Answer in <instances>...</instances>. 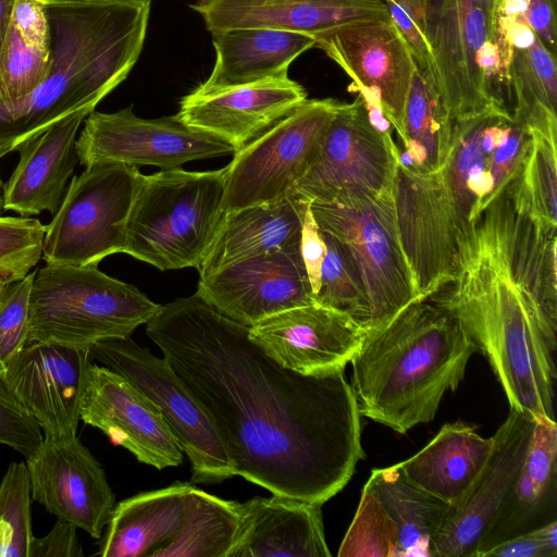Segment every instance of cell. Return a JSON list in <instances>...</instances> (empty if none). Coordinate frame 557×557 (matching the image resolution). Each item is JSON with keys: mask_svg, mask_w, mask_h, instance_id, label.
Masks as SVG:
<instances>
[{"mask_svg": "<svg viewBox=\"0 0 557 557\" xmlns=\"http://www.w3.org/2000/svg\"><path fill=\"white\" fill-rule=\"evenodd\" d=\"M146 333L212 422L235 475L320 505L349 482L364 451L345 369L283 368L196 293L162 305Z\"/></svg>", "mask_w": 557, "mask_h": 557, "instance_id": "6da1fadb", "label": "cell"}, {"mask_svg": "<svg viewBox=\"0 0 557 557\" xmlns=\"http://www.w3.org/2000/svg\"><path fill=\"white\" fill-rule=\"evenodd\" d=\"M556 244L516 211L506 190L461 235L448 290L429 298L460 321L510 409L535 421H556Z\"/></svg>", "mask_w": 557, "mask_h": 557, "instance_id": "7a4b0ae2", "label": "cell"}, {"mask_svg": "<svg viewBox=\"0 0 557 557\" xmlns=\"http://www.w3.org/2000/svg\"><path fill=\"white\" fill-rule=\"evenodd\" d=\"M51 37L47 79L22 101L0 106V157L57 122L97 104L129 74L143 50L149 3L44 0Z\"/></svg>", "mask_w": 557, "mask_h": 557, "instance_id": "3957f363", "label": "cell"}, {"mask_svg": "<svg viewBox=\"0 0 557 557\" xmlns=\"http://www.w3.org/2000/svg\"><path fill=\"white\" fill-rule=\"evenodd\" d=\"M478 347L457 317L416 300L364 333L350 363L359 413L405 434L432 421L447 391L463 380Z\"/></svg>", "mask_w": 557, "mask_h": 557, "instance_id": "277c9868", "label": "cell"}, {"mask_svg": "<svg viewBox=\"0 0 557 557\" xmlns=\"http://www.w3.org/2000/svg\"><path fill=\"white\" fill-rule=\"evenodd\" d=\"M225 170L140 176L123 252L161 270L198 268L224 216Z\"/></svg>", "mask_w": 557, "mask_h": 557, "instance_id": "5b68a950", "label": "cell"}, {"mask_svg": "<svg viewBox=\"0 0 557 557\" xmlns=\"http://www.w3.org/2000/svg\"><path fill=\"white\" fill-rule=\"evenodd\" d=\"M161 306L98 265L46 264L33 280L28 343L90 348L101 341L129 337Z\"/></svg>", "mask_w": 557, "mask_h": 557, "instance_id": "8992f818", "label": "cell"}, {"mask_svg": "<svg viewBox=\"0 0 557 557\" xmlns=\"http://www.w3.org/2000/svg\"><path fill=\"white\" fill-rule=\"evenodd\" d=\"M424 33L433 57L429 83L454 122L509 110L498 94L509 90L508 67L476 0H426Z\"/></svg>", "mask_w": 557, "mask_h": 557, "instance_id": "52a82bcc", "label": "cell"}, {"mask_svg": "<svg viewBox=\"0 0 557 557\" xmlns=\"http://www.w3.org/2000/svg\"><path fill=\"white\" fill-rule=\"evenodd\" d=\"M318 226L349 250L362 278L374 330L420 300L396 224L392 187L379 195L310 202Z\"/></svg>", "mask_w": 557, "mask_h": 557, "instance_id": "ba28073f", "label": "cell"}, {"mask_svg": "<svg viewBox=\"0 0 557 557\" xmlns=\"http://www.w3.org/2000/svg\"><path fill=\"white\" fill-rule=\"evenodd\" d=\"M73 176L60 207L46 225V264L98 265L123 252L126 225L139 185L137 166L97 163Z\"/></svg>", "mask_w": 557, "mask_h": 557, "instance_id": "9c48e42d", "label": "cell"}, {"mask_svg": "<svg viewBox=\"0 0 557 557\" xmlns=\"http://www.w3.org/2000/svg\"><path fill=\"white\" fill-rule=\"evenodd\" d=\"M337 106L331 98L306 99L235 151L224 168V213L293 193L315 160Z\"/></svg>", "mask_w": 557, "mask_h": 557, "instance_id": "30bf717a", "label": "cell"}, {"mask_svg": "<svg viewBox=\"0 0 557 557\" xmlns=\"http://www.w3.org/2000/svg\"><path fill=\"white\" fill-rule=\"evenodd\" d=\"M89 349L92 360L125 377L158 407L190 461V483H219L235 475L212 422L163 357L131 336L101 341Z\"/></svg>", "mask_w": 557, "mask_h": 557, "instance_id": "8fae6325", "label": "cell"}, {"mask_svg": "<svg viewBox=\"0 0 557 557\" xmlns=\"http://www.w3.org/2000/svg\"><path fill=\"white\" fill-rule=\"evenodd\" d=\"M398 159L392 134L373 126L358 95L338 102L315 160L293 193L310 202L379 195L392 187Z\"/></svg>", "mask_w": 557, "mask_h": 557, "instance_id": "7c38bea8", "label": "cell"}, {"mask_svg": "<svg viewBox=\"0 0 557 557\" xmlns=\"http://www.w3.org/2000/svg\"><path fill=\"white\" fill-rule=\"evenodd\" d=\"M396 224L420 299L456 276L459 240L468 228L438 172L418 173L399 159L392 183Z\"/></svg>", "mask_w": 557, "mask_h": 557, "instance_id": "4fadbf2b", "label": "cell"}, {"mask_svg": "<svg viewBox=\"0 0 557 557\" xmlns=\"http://www.w3.org/2000/svg\"><path fill=\"white\" fill-rule=\"evenodd\" d=\"M76 139L79 164L123 163L171 170L201 159L235 152L213 134L191 127L177 115L159 119L137 116L132 107L113 113L92 111Z\"/></svg>", "mask_w": 557, "mask_h": 557, "instance_id": "5bb4252c", "label": "cell"}, {"mask_svg": "<svg viewBox=\"0 0 557 557\" xmlns=\"http://www.w3.org/2000/svg\"><path fill=\"white\" fill-rule=\"evenodd\" d=\"M26 466L34 500L57 519L101 537L115 496L104 470L77 434L44 437Z\"/></svg>", "mask_w": 557, "mask_h": 557, "instance_id": "9a60e30c", "label": "cell"}, {"mask_svg": "<svg viewBox=\"0 0 557 557\" xmlns=\"http://www.w3.org/2000/svg\"><path fill=\"white\" fill-rule=\"evenodd\" d=\"M196 294L247 327L281 311L314 302L300 243L200 277Z\"/></svg>", "mask_w": 557, "mask_h": 557, "instance_id": "2e32d148", "label": "cell"}, {"mask_svg": "<svg viewBox=\"0 0 557 557\" xmlns=\"http://www.w3.org/2000/svg\"><path fill=\"white\" fill-rule=\"evenodd\" d=\"M351 78L350 91L374 95L399 139L416 61L392 20H370L336 27L314 37Z\"/></svg>", "mask_w": 557, "mask_h": 557, "instance_id": "e0dca14e", "label": "cell"}, {"mask_svg": "<svg viewBox=\"0 0 557 557\" xmlns=\"http://www.w3.org/2000/svg\"><path fill=\"white\" fill-rule=\"evenodd\" d=\"M91 363L89 348L30 342L8 364L4 377L44 437L70 436L77 434Z\"/></svg>", "mask_w": 557, "mask_h": 557, "instance_id": "ac0fdd59", "label": "cell"}, {"mask_svg": "<svg viewBox=\"0 0 557 557\" xmlns=\"http://www.w3.org/2000/svg\"><path fill=\"white\" fill-rule=\"evenodd\" d=\"M81 420L139 462L158 470L182 463L183 451L158 407L125 377L99 363L89 368Z\"/></svg>", "mask_w": 557, "mask_h": 557, "instance_id": "d6986e66", "label": "cell"}, {"mask_svg": "<svg viewBox=\"0 0 557 557\" xmlns=\"http://www.w3.org/2000/svg\"><path fill=\"white\" fill-rule=\"evenodd\" d=\"M364 331L346 313L312 302L270 315L249 337L280 366L310 375L345 369Z\"/></svg>", "mask_w": 557, "mask_h": 557, "instance_id": "ffe728a7", "label": "cell"}, {"mask_svg": "<svg viewBox=\"0 0 557 557\" xmlns=\"http://www.w3.org/2000/svg\"><path fill=\"white\" fill-rule=\"evenodd\" d=\"M535 420L510 409L493 435L487 465L466 502L447 517L430 546V557H474L490 530L532 441Z\"/></svg>", "mask_w": 557, "mask_h": 557, "instance_id": "44dd1931", "label": "cell"}, {"mask_svg": "<svg viewBox=\"0 0 557 557\" xmlns=\"http://www.w3.org/2000/svg\"><path fill=\"white\" fill-rule=\"evenodd\" d=\"M306 99L304 87L285 78L206 95L193 90L182 99L176 115L191 127L223 138L237 151Z\"/></svg>", "mask_w": 557, "mask_h": 557, "instance_id": "7402d4cb", "label": "cell"}, {"mask_svg": "<svg viewBox=\"0 0 557 557\" xmlns=\"http://www.w3.org/2000/svg\"><path fill=\"white\" fill-rule=\"evenodd\" d=\"M190 7L210 33L261 27L314 37L357 22L391 18L384 0H199Z\"/></svg>", "mask_w": 557, "mask_h": 557, "instance_id": "603a6c76", "label": "cell"}, {"mask_svg": "<svg viewBox=\"0 0 557 557\" xmlns=\"http://www.w3.org/2000/svg\"><path fill=\"white\" fill-rule=\"evenodd\" d=\"M91 112L77 111L16 149L20 161L3 186L2 209L21 216L57 212L78 161V128Z\"/></svg>", "mask_w": 557, "mask_h": 557, "instance_id": "cb8c5ba5", "label": "cell"}, {"mask_svg": "<svg viewBox=\"0 0 557 557\" xmlns=\"http://www.w3.org/2000/svg\"><path fill=\"white\" fill-rule=\"evenodd\" d=\"M320 504L272 494L238 503L240 523L228 557H330Z\"/></svg>", "mask_w": 557, "mask_h": 557, "instance_id": "d4e9b609", "label": "cell"}, {"mask_svg": "<svg viewBox=\"0 0 557 557\" xmlns=\"http://www.w3.org/2000/svg\"><path fill=\"white\" fill-rule=\"evenodd\" d=\"M211 34L215 63L207 81L194 90L201 95L288 78L292 62L315 45L309 35L261 27Z\"/></svg>", "mask_w": 557, "mask_h": 557, "instance_id": "484cf974", "label": "cell"}, {"mask_svg": "<svg viewBox=\"0 0 557 557\" xmlns=\"http://www.w3.org/2000/svg\"><path fill=\"white\" fill-rule=\"evenodd\" d=\"M557 423L535 421L531 444L474 557L494 545L557 520Z\"/></svg>", "mask_w": 557, "mask_h": 557, "instance_id": "4316f807", "label": "cell"}, {"mask_svg": "<svg viewBox=\"0 0 557 557\" xmlns=\"http://www.w3.org/2000/svg\"><path fill=\"white\" fill-rule=\"evenodd\" d=\"M493 436L463 421L446 423L421 450L398 462L406 478L453 507L462 506L484 471Z\"/></svg>", "mask_w": 557, "mask_h": 557, "instance_id": "83f0119b", "label": "cell"}, {"mask_svg": "<svg viewBox=\"0 0 557 557\" xmlns=\"http://www.w3.org/2000/svg\"><path fill=\"white\" fill-rule=\"evenodd\" d=\"M310 201L290 193L276 200L224 213L198 268L200 277L233 263L300 243Z\"/></svg>", "mask_w": 557, "mask_h": 557, "instance_id": "f1b7e54d", "label": "cell"}, {"mask_svg": "<svg viewBox=\"0 0 557 557\" xmlns=\"http://www.w3.org/2000/svg\"><path fill=\"white\" fill-rule=\"evenodd\" d=\"M193 487L191 483L176 482L120 502L100 537L96 555L160 557L183 525Z\"/></svg>", "mask_w": 557, "mask_h": 557, "instance_id": "f546056e", "label": "cell"}, {"mask_svg": "<svg viewBox=\"0 0 557 557\" xmlns=\"http://www.w3.org/2000/svg\"><path fill=\"white\" fill-rule=\"evenodd\" d=\"M363 488L396 524L398 557H430L431 542L453 507L410 482L398 463L373 469Z\"/></svg>", "mask_w": 557, "mask_h": 557, "instance_id": "4dcf8cb0", "label": "cell"}, {"mask_svg": "<svg viewBox=\"0 0 557 557\" xmlns=\"http://www.w3.org/2000/svg\"><path fill=\"white\" fill-rule=\"evenodd\" d=\"M453 135L454 121L417 69L404 109L399 161L418 173L437 172L448 159Z\"/></svg>", "mask_w": 557, "mask_h": 557, "instance_id": "1f68e13d", "label": "cell"}, {"mask_svg": "<svg viewBox=\"0 0 557 557\" xmlns=\"http://www.w3.org/2000/svg\"><path fill=\"white\" fill-rule=\"evenodd\" d=\"M239 523L237 502L194 486L183 525L160 557H228Z\"/></svg>", "mask_w": 557, "mask_h": 557, "instance_id": "d6a6232c", "label": "cell"}, {"mask_svg": "<svg viewBox=\"0 0 557 557\" xmlns=\"http://www.w3.org/2000/svg\"><path fill=\"white\" fill-rule=\"evenodd\" d=\"M511 114L527 127L557 128V73L555 54L536 37L522 49H511L508 65Z\"/></svg>", "mask_w": 557, "mask_h": 557, "instance_id": "836d02e7", "label": "cell"}, {"mask_svg": "<svg viewBox=\"0 0 557 557\" xmlns=\"http://www.w3.org/2000/svg\"><path fill=\"white\" fill-rule=\"evenodd\" d=\"M528 149L517 178L509 187L516 210L539 226H557V128L527 127Z\"/></svg>", "mask_w": 557, "mask_h": 557, "instance_id": "e575fe53", "label": "cell"}, {"mask_svg": "<svg viewBox=\"0 0 557 557\" xmlns=\"http://www.w3.org/2000/svg\"><path fill=\"white\" fill-rule=\"evenodd\" d=\"M321 233L325 256L313 299L346 313L366 333L370 329V305L360 273L347 247L332 234Z\"/></svg>", "mask_w": 557, "mask_h": 557, "instance_id": "d590c367", "label": "cell"}, {"mask_svg": "<svg viewBox=\"0 0 557 557\" xmlns=\"http://www.w3.org/2000/svg\"><path fill=\"white\" fill-rule=\"evenodd\" d=\"M341 557H398L396 524L379 500L362 488L354 520L338 550Z\"/></svg>", "mask_w": 557, "mask_h": 557, "instance_id": "8d00e7d4", "label": "cell"}, {"mask_svg": "<svg viewBox=\"0 0 557 557\" xmlns=\"http://www.w3.org/2000/svg\"><path fill=\"white\" fill-rule=\"evenodd\" d=\"M45 230L38 219L0 215V280L22 278L37 267Z\"/></svg>", "mask_w": 557, "mask_h": 557, "instance_id": "74e56055", "label": "cell"}, {"mask_svg": "<svg viewBox=\"0 0 557 557\" xmlns=\"http://www.w3.org/2000/svg\"><path fill=\"white\" fill-rule=\"evenodd\" d=\"M0 522L11 537L9 557H28L34 534L30 484L25 461L11 462L0 481Z\"/></svg>", "mask_w": 557, "mask_h": 557, "instance_id": "f35d334b", "label": "cell"}, {"mask_svg": "<svg viewBox=\"0 0 557 557\" xmlns=\"http://www.w3.org/2000/svg\"><path fill=\"white\" fill-rule=\"evenodd\" d=\"M35 271L12 281L0 280V373L28 344L29 299Z\"/></svg>", "mask_w": 557, "mask_h": 557, "instance_id": "ab89813d", "label": "cell"}, {"mask_svg": "<svg viewBox=\"0 0 557 557\" xmlns=\"http://www.w3.org/2000/svg\"><path fill=\"white\" fill-rule=\"evenodd\" d=\"M42 440L40 426L17 400L4 375L0 373V444L28 458Z\"/></svg>", "mask_w": 557, "mask_h": 557, "instance_id": "60d3db41", "label": "cell"}, {"mask_svg": "<svg viewBox=\"0 0 557 557\" xmlns=\"http://www.w3.org/2000/svg\"><path fill=\"white\" fill-rule=\"evenodd\" d=\"M557 520L500 542L480 557H556Z\"/></svg>", "mask_w": 557, "mask_h": 557, "instance_id": "b9f144b4", "label": "cell"}, {"mask_svg": "<svg viewBox=\"0 0 557 557\" xmlns=\"http://www.w3.org/2000/svg\"><path fill=\"white\" fill-rule=\"evenodd\" d=\"M12 26L28 46L51 50L50 26L44 0H16Z\"/></svg>", "mask_w": 557, "mask_h": 557, "instance_id": "7bdbcfd3", "label": "cell"}, {"mask_svg": "<svg viewBox=\"0 0 557 557\" xmlns=\"http://www.w3.org/2000/svg\"><path fill=\"white\" fill-rule=\"evenodd\" d=\"M386 2L389 17L407 44L418 70L431 82L433 75V57L429 40L413 18L393 0Z\"/></svg>", "mask_w": 557, "mask_h": 557, "instance_id": "ee69618b", "label": "cell"}, {"mask_svg": "<svg viewBox=\"0 0 557 557\" xmlns=\"http://www.w3.org/2000/svg\"><path fill=\"white\" fill-rule=\"evenodd\" d=\"M76 531L75 525L58 519L44 537L34 536L28 557H83Z\"/></svg>", "mask_w": 557, "mask_h": 557, "instance_id": "f6af8a7d", "label": "cell"}, {"mask_svg": "<svg viewBox=\"0 0 557 557\" xmlns=\"http://www.w3.org/2000/svg\"><path fill=\"white\" fill-rule=\"evenodd\" d=\"M300 251L314 297L320 286V272L325 256V244L310 206L306 212L301 230Z\"/></svg>", "mask_w": 557, "mask_h": 557, "instance_id": "bcb514c9", "label": "cell"}, {"mask_svg": "<svg viewBox=\"0 0 557 557\" xmlns=\"http://www.w3.org/2000/svg\"><path fill=\"white\" fill-rule=\"evenodd\" d=\"M556 0H529L525 20L543 45L556 54Z\"/></svg>", "mask_w": 557, "mask_h": 557, "instance_id": "7dc6e473", "label": "cell"}, {"mask_svg": "<svg viewBox=\"0 0 557 557\" xmlns=\"http://www.w3.org/2000/svg\"><path fill=\"white\" fill-rule=\"evenodd\" d=\"M15 3L16 0H0V58L8 46Z\"/></svg>", "mask_w": 557, "mask_h": 557, "instance_id": "c3c4849f", "label": "cell"}, {"mask_svg": "<svg viewBox=\"0 0 557 557\" xmlns=\"http://www.w3.org/2000/svg\"><path fill=\"white\" fill-rule=\"evenodd\" d=\"M396 4L403 8L418 24V26L425 32V3L426 0H393ZM425 34V33H424Z\"/></svg>", "mask_w": 557, "mask_h": 557, "instance_id": "681fc988", "label": "cell"}, {"mask_svg": "<svg viewBox=\"0 0 557 557\" xmlns=\"http://www.w3.org/2000/svg\"><path fill=\"white\" fill-rule=\"evenodd\" d=\"M504 1L505 0H476V2L487 16L493 37L497 44V22L499 18Z\"/></svg>", "mask_w": 557, "mask_h": 557, "instance_id": "f907efd6", "label": "cell"}, {"mask_svg": "<svg viewBox=\"0 0 557 557\" xmlns=\"http://www.w3.org/2000/svg\"><path fill=\"white\" fill-rule=\"evenodd\" d=\"M528 2L529 0H505L499 17H525Z\"/></svg>", "mask_w": 557, "mask_h": 557, "instance_id": "816d5d0a", "label": "cell"}, {"mask_svg": "<svg viewBox=\"0 0 557 557\" xmlns=\"http://www.w3.org/2000/svg\"><path fill=\"white\" fill-rule=\"evenodd\" d=\"M10 545V534L3 523L0 522V557H9Z\"/></svg>", "mask_w": 557, "mask_h": 557, "instance_id": "f5cc1de1", "label": "cell"}, {"mask_svg": "<svg viewBox=\"0 0 557 557\" xmlns=\"http://www.w3.org/2000/svg\"><path fill=\"white\" fill-rule=\"evenodd\" d=\"M125 1H132V2L149 3V4H151V1H152V0H125Z\"/></svg>", "mask_w": 557, "mask_h": 557, "instance_id": "db71d44e", "label": "cell"}, {"mask_svg": "<svg viewBox=\"0 0 557 557\" xmlns=\"http://www.w3.org/2000/svg\"><path fill=\"white\" fill-rule=\"evenodd\" d=\"M0 188H1V181H0ZM1 209H2V197H1V194H0V211H1Z\"/></svg>", "mask_w": 557, "mask_h": 557, "instance_id": "11a10c76", "label": "cell"}]
</instances>
